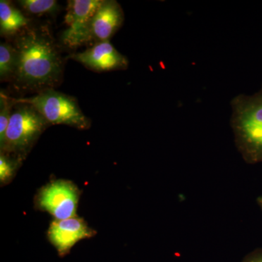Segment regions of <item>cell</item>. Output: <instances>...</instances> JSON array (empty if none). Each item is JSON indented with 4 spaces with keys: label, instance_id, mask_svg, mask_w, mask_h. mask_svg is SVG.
I'll list each match as a JSON object with an SVG mask.
<instances>
[{
    "label": "cell",
    "instance_id": "cell-16",
    "mask_svg": "<svg viewBox=\"0 0 262 262\" xmlns=\"http://www.w3.org/2000/svg\"><path fill=\"white\" fill-rule=\"evenodd\" d=\"M256 203H257L258 207H259L260 209L262 211V196H258L256 198Z\"/></svg>",
    "mask_w": 262,
    "mask_h": 262
},
{
    "label": "cell",
    "instance_id": "cell-15",
    "mask_svg": "<svg viewBox=\"0 0 262 262\" xmlns=\"http://www.w3.org/2000/svg\"><path fill=\"white\" fill-rule=\"evenodd\" d=\"M241 262H262V248H256L245 256Z\"/></svg>",
    "mask_w": 262,
    "mask_h": 262
},
{
    "label": "cell",
    "instance_id": "cell-8",
    "mask_svg": "<svg viewBox=\"0 0 262 262\" xmlns=\"http://www.w3.org/2000/svg\"><path fill=\"white\" fill-rule=\"evenodd\" d=\"M70 58L96 72L125 70L128 67L126 57L117 51L110 41L95 43L86 51L71 55Z\"/></svg>",
    "mask_w": 262,
    "mask_h": 262
},
{
    "label": "cell",
    "instance_id": "cell-11",
    "mask_svg": "<svg viewBox=\"0 0 262 262\" xmlns=\"http://www.w3.org/2000/svg\"><path fill=\"white\" fill-rule=\"evenodd\" d=\"M17 68V52L13 45L0 44V79L2 81L14 78Z\"/></svg>",
    "mask_w": 262,
    "mask_h": 262
},
{
    "label": "cell",
    "instance_id": "cell-13",
    "mask_svg": "<svg viewBox=\"0 0 262 262\" xmlns=\"http://www.w3.org/2000/svg\"><path fill=\"white\" fill-rule=\"evenodd\" d=\"M15 103L14 98L10 97L3 91L0 92V144L4 141L7 129Z\"/></svg>",
    "mask_w": 262,
    "mask_h": 262
},
{
    "label": "cell",
    "instance_id": "cell-1",
    "mask_svg": "<svg viewBox=\"0 0 262 262\" xmlns=\"http://www.w3.org/2000/svg\"><path fill=\"white\" fill-rule=\"evenodd\" d=\"M17 68L14 78L25 89H54L61 81L64 62L46 26L29 27L15 36Z\"/></svg>",
    "mask_w": 262,
    "mask_h": 262
},
{
    "label": "cell",
    "instance_id": "cell-14",
    "mask_svg": "<svg viewBox=\"0 0 262 262\" xmlns=\"http://www.w3.org/2000/svg\"><path fill=\"white\" fill-rule=\"evenodd\" d=\"M20 160L5 153L0 155V181L2 184L10 182L14 177Z\"/></svg>",
    "mask_w": 262,
    "mask_h": 262
},
{
    "label": "cell",
    "instance_id": "cell-10",
    "mask_svg": "<svg viewBox=\"0 0 262 262\" xmlns=\"http://www.w3.org/2000/svg\"><path fill=\"white\" fill-rule=\"evenodd\" d=\"M30 19L26 17L13 3L8 0L0 1V32L4 37L18 35L29 27Z\"/></svg>",
    "mask_w": 262,
    "mask_h": 262
},
{
    "label": "cell",
    "instance_id": "cell-2",
    "mask_svg": "<svg viewBox=\"0 0 262 262\" xmlns=\"http://www.w3.org/2000/svg\"><path fill=\"white\" fill-rule=\"evenodd\" d=\"M231 108L230 125L237 151L248 164L262 163V84L255 94L232 98Z\"/></svg>",
    "mask_w": 262,
    "mask_h": 262
},
{
    "label": "cell",
    "instance_id": "cell-5",
    "mask_svg": "<svg viewBox=\"0 0 262 262\" xmlns=\"http://www.w3.org/2000/svg\"><path fill=\"white\" fill-rule=\"evenodd\" d=\"M80 192L73 183L58 180L42 188L37 195L39 208L51 213L56 220L75 217Z\"/></svg>",
    "mask_w": 262,
    "mask_h": 262
},
{
    "label": "cell",
    "instance_id": "cell-4",
    "mask_svg": "<svg viewBox=\"0 0 262 262\" xmlns=\"http://www.w3.org/2000/svg\"><path fill=\"white\" fill-rule=\"evenodd\" d=\"M15 103H29L34 106L50 125H66L85 130L91 126V120L84 115L76 99L55 91L43 90L29 98H14Z\"/></svg>",
    "mask_w": 262,
    "mask_h": 262
},
{
    "label": "cell",
    "instance_id": "cell-7",
    "mask_svg": "<svg viewBox=\"0 0 262 262\" xmlns=\"http://www.w3.org/2000/svg\"><path fill=\"white\" fill-rule=\"evenodd\" d=\"M124 19L123 10L117 1L102 0L90 20L84 44L110 41L122 27Z\"/></svg>",
    "mask_w": 262,
    "mask_h": 262
},
{
    "label": "cell",
    "instance_id": "cell-3",
    "mask_svg": "<svg viewBox=\"0 0 262 262\" xmlns=\"http://www.w3.org/2000/svg\"><path fill=\"white\" fill-rule=\"evenodd\" d=\"M49 125V122L32 105L16 103L4 141L0 144L1 152L22 161Z\"/></svg>",
    "mask_w": 262,
    "mask_h": 262
},
{
    "label": "cell",
    "instance_id": "cell-12",
    "mask_svg": "<svg viewBox=\"0 0 262 262\" xmlns=\"http://www.w3.org/2000/svg\"><path fill=\"white\" fill-rule=\"evenodd\" d=\"M18 5L29 14H53L59 10L56 0H20Z\"/></svg>",
    "mask_w": 262,
    "mask_h": 262
},
{
    "label": "cell",
    "instance_id": "cell-9",
    "mask_svg": "<svg viewBox=\"0 0 262 262\" xmlns=\"http://www.w3.org/2000/svg\"><path fill=\"white\" fill-rule=\"evenodd\" d=\"M94 233L83 220L72 217L53 221L48 229V238L60 256H64L77 243L92 237Z\"/></svg>",
    "mask_w": 262,
    "mask_h": 262
},
{
    "label": "cell",
    "instance_id": "cell-6",
    "mask_svg": "<svg viewBox=\"0 0 262 262\" xmlns=\"http://www.w3.org/2000/svg\"><path fill=\"white\" fill-rule=\"evenodd\" d=\"M102 0H70L68 1L65 23L67 28L62 33L61 40L70 48L84 45L90 20Z\"/></svg>",
    "mask_w": 262,
    "mask_h": 262
}]
</instances>
